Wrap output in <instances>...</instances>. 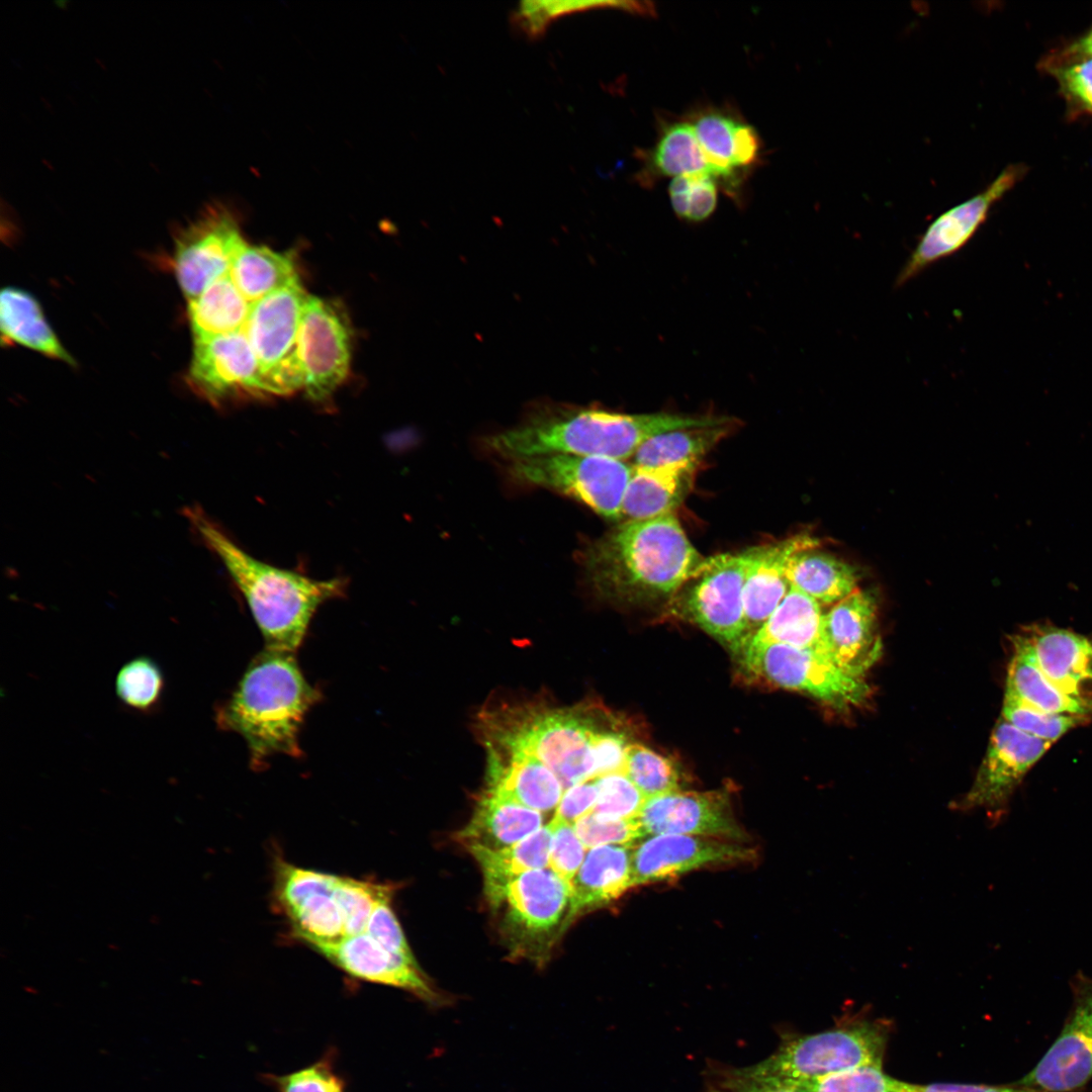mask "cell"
I'll return each instance as SVG.
<instances>
[{
    "label": "cell",
    "mask_w": 1092,
    "mask_h": 1092,
    "mask_svg": "<svg viewBox=\"0 0 1092 1092\" xmlns=\"http://www.w3.org/2000/svg\"><path fill=\"white\" fill-rule=\"evenodd\" d=\"M573 825L587 849L601 845L634 847L646 836L637 818L606 820L592 812Z\"/></svg>",
    "instance_id": "49"
},
{
    "label": "cell",
    "mask_w": 1092,
    "mask_h": 1092,
    "mask_svg": "<svg viewBox=\"0 0 1092 1092\" xmlns=\"http://www.w3.org/2000/svg\"><path fill=\"white\" fill-rule=\"evenodd\" d=\"M760 140L756 130L749 124L740 122L736 129L734 149V167L742 170L754 164L759 156Z\"/></svg>",
    "instance_id": "56"
},
{
    "label": "cell",
    "mask_w": 1092,
    "mask_h": 1092,
    "mask_svg": "<svg viewBox=\"0 0 1092 1092\" xmlns=\"http://www.w3.org/2000/svg\"><path fill=\"white\" fill-rule=\"evenodd\" d=\"M320 693L303 676L294 653L265 649L216 711L218 727L246 740L253 768L275 754L298 757L299 730Z\"/></svg>",
    "instance_id": "3"
},
{
    "label": "cell",
    "mask_w": 1092,
    "mask_h": 1092,
    "mask_svg": "<svg viewBox=\"0 0 1092 1092\" xmlns=\"http://www.w3.org/2000/svg\"><path fill=\"white\" fill-rule=\"evenodd\" d=\"M598 800L594 813L606 820L633 819L639 815L645 797L625 772H612L594 779Z\"/></svg>",
    "instance_id": "47"
},
{
    "label": "cell",
    "mask_w": 1092,
    "mask_h": 1092,
    "mask_svg": "<svg viewBox=\"0 0 1092 1092\" xmlns=\"http://www.w3.org/2000/svg\"><path fill=\"white\" fill-rule=\"evenodd\" d=\"M699 425L696 415L624 414L597 406L544 404L516 426L487 436L484 446L510 461L553 454L629 461L651 437Z\"/></svg>",
    "instance_id": "2"
},
{
    "label": "cell",
    "mask_w": 1092,
    "mask_h": 1092,
    "mask_svg": "<svg viewBox=\"0 0 1092 1092\" xmlns=\"http://www.w3.org/2000/svg\"><path fill=\"white\" fill-rule=\"evenodd\" d=\"M1072 1005L1057 1039L1016 1084L1049 1092H1079L1092 1080V978L1070 981Z\"/></svg>",
    "instance_id": "10"
},
{
    "label": "cell",
    "mask_w": 1092,
    "mask_h": 1092,
    "mask_svg": "<svg viewBox=\"0 0 1092 1092\" xmlns=\"http://www.w3.org/2000/svg\"><path fill=\"white\" fill-rule=\"evenodd\" d=\"M674 213L689 221H702L712 215L718 200L716 180L707 174L674 177L668 187Z\"/></svg>",
    "instance_id": "46"
},
{
    "label": "cell",
    "mask_w": 1092,
    "mask_h": 1092,
    "mask_svg": "<svg viewBox=\"0 0 1092 1092\" xmlns=\"http://www.w3.org/2000/svg\"><path fill=\"white\" fill-rule=\"evenodd\" d=\"M394 890L395 887L391 884L338 876L333 895L343 917L344 938L366 931L376 905L393 896Z\"/></svg>",
    "instance_id": "39"
},
{
    "label": "cell",
    "mask_w": 1092,
    "mask_h": 1092,
    "mask_svg": "<svg viewBox=\"0 0 1092 1092\" xmlns=\"http://www.w3.org/2000/svg\"><path fill=\"white\" fill-rule=\"evenodd\" d=\"M780 1081V1080H779ZM798 1092H901L882 1067L864 1066L811 1080L784 1082Z\"/></svg>",
    "instance_id": "45"
},
{
    "label": "cell",
    "mask_w": 1092,
    "mask_h": 1092,
    "mask_svg": "<svg viewBox=\"0 0 1092 1092\" xmlns=\"http://www.w3.org/2000/svg\"><path fill=\"white\" fill-rule=\"evenodd\" d=\"M194 340L188 381L201 395L218 401L243 391L267 392L244 329Z\"/></svg>",
    "instance_id": "19"
},
{
    "label": "cell",
    "mask_w": 1092,
    "mask_h": 1092,
    "mask_svg": "<svg viewBox=\"0 0 1092 1092\" xmlns=\"http://www.w3.org/2000/svg\"><path fill=\"white\" fill-rule=\"evenodd\" d=\"M509 471L517 482L563 493L619 521L633 465L605 456L553 454L513 460Z\"/></svg>",
    "instance_id": "7"
},
{
    "label": "cell",
    "mask_w": 1092,
    "mask_h": 1092,
    "mask_svg": "<svg viewBox=\"0 0 1092 1092\" xmlns=\"http://www.w3.org/2000/svg\"><path fill=\"white\" fill-rule=\"evenodd\" d=\"M633 847L601 845L587 849L585 858L571 883V897L563 932L576 917L609 904L634 888Z\"/></svg>",
    "instance_id": "24"
},
{
    "label": "cell",
    "mask_w": 1092,
    "mask_h": 1092,
    "mask_svg": "<svg viewBox=\"0 0 1092 1092\" xmlns=\"http://www.w3.org/2000/svg\"><path fill=\"white\" fill-rule=\"evenodd\" d=\"M336 875L324 873L317 885L294 905L282 910L291 931L314 950L341 942L344 922L340 907L333 895Z\"/></svg>",
    "instance_id": "29"
},
{
    "label": "cell",
    "mask_w": 1092,
    "mask_h": 1092,
    "mask_svg": "<svg viewBox=\"0 0 1092 1092\" xmlns=\"http://www.w3.org/2000/svg\"><path fill=\"white\" fill-rule=\"evenodd\" d=\"M901 1092H1049L1036 1088L1026 1087L1019 1084L1006 1086H989L974 1084H950L935 1083L929 1085H917L900 1081ZM1079 1092H1085L1079 1091Z\"/></svg>",
    "instance_id": "55"
},
{
    "label": "cell",
    "mask_w": 1092,
    "mask_h": 1092,
    "mask_svg": "<svg viewBox=\"0 0 1092 1092\" xmlns=\"http://www.w3.org/2000/svg\"><path fill=\"white\" fill-rule=\"evenodd\" d=\"M306 297L297 278L251 304L244 330L267 392L285 394L303 386L298 331Z\"/></svg>",
    "instance_id": "8"
},
{
    "label": "cell",
    "mask_w": 1092,
    "mask_h": 1092,
    "mask_svg": "<svg viewBox=\"0 0 1092 1092\" xmlns=\"http://www.w3.org/2000/svg\"><path fill=\"white\" fill-rule=\"evenodd\" d=\"M1024 173L1025 167L1021 164L1007 166L984 190L933 219L902 266L895 285H904L929 266L964 248L984 223L992 206Z\"/></svg>",
    "instance_id": "13"
},
{
    "label": "cell",
    "mask_w": 1092,
    "mask_h": 1092,
    "mask_svg": "<svg viewBox=\"0 0 1092 1092\" xmlns=\"http://www.w3.org/2000/svg\"><path fill=\"white\" fill-rule=\"evenodd\" d=\"M646 835L686 834L743 843L748 835L722 792L674 791L646 799L637 816Z\"/></svg>",
    "instance_id": "17"
},
{
    "label": "cell",
    "mask_w": 1092,
    "mask_h": 1092,
    "mask_svg": "<svg viewBox=\"0 0 1092 1092\" xmlns=\"http://www.w3.org/2000/svg\"><path fill=\"white\" fill-rule=\"evenodd\" d=\"M1052 744L1022 732L1004 718L999 719L975 781L954 808L985 809L996 824L1026 772Z\"/></svg>",
    "instance_id": "11"
},
{
    "label": "cell",
    "mask_w": 1092,
    "mask_h": 1092,
    "mask_svg": "<svg viewBox=\"0 0 1092 1092\" xmlns=\"http://www.w3.org/2000/svg\"><path fill=\"white\" fill-rule=\"evenodd\" d=\"M1059 54L1068 57H1092V26Z\"/></svg>",
    "instance_id": "57"
},
{
    "label": "cell",
    "mask_w": 1092,
    "mask_h": 1092,
    "mask_svg": "<svg viewBox=\"0 0 1092 1092\" xmlns=\"http://www.w3.org/2000/svg\"><path fill=\"white\" fill-rule=\"evenodd\" d=\"M822 618L821 605L791 586L781 604L750 639L822 651Z\"/></svg>",
    "instance_id": "32"
},
{
    "label": "cell",
    "mask_w": 1092,
    "mask_h": 1092,
    "mask_svg": "<svg viewBox=\"0 0 1092 1092\" xmlns=\"http://www.w3.org/2000/svg\"><path fill=\"white\" fill-rule=\"evenodd\" d=\"M738 421L712 426L679 429L646 440L630 460L633 466L652 467L671 463H698L723 438L736 428Z\"/></svg>",
    "instance_id": "33"
},
{
    "label": "cell",
    "mask_w": 1092,
    "mask_h": 1092,
    "mask_svg": "<svg viewBox=\"0 0 1092 1092\" xmlns=\"http://www.w3.org/2000/svg\"><path fill=\"white\" fill-rule=\"evenodd\" d=\"M594 729L571 713L538 715L507 737L511 751L535 756L559 779L564 790L596 778Z\"/></svg>",
    "instance_id": "14"
},
{
    "label": "cell",
    "mask_w": 1092,
    "mask_h": 1092,
    "mask_svg": "<svg viewBox=\"0 0 1092 1092\" xmlns=\"http://www.w3.org/2000/svg\"><path fill=\"white\" fill-rule=\"evenodd\" d=\"M551 836L549 822L524 839L505 847H466L482 871L487 896H492L506 883L524 873L548 868Z\"/></svg>",
    "instance_id": "31"
},
{
    "label": "cell",
    "mask_w": 1092,
    "mask_h": 1092,
    "mask_svg": "<svg viewBox=\"0 0 1092 1092\" xmlns=\"http://www.w3.org/2000/svg\"><path fill=\"white\" fill-rule=\"evenodd\" d=\"M230 276L251 304L298 278L291 254L247 244L236 256Z\"/></svg>",
    "instance_id": "35"
},
{
    "label": "cell",
    "mask_w": 1092,
    "mask_h": 1092,
    "mask_svg": "<svg viewBox=\"0 0 1092 1092\" xmlns=\"http://www.w3.org/2000/svg\"><path fill=\"white\" fill-rule=\"evenodd\" d=\"M114 687L123 705L133 711L148 713L161 703L165 678L162 669L152 658L139 656L121 666Z\"/></svg>",
    "instance_id": "40"
},
{
    "label": "cell",
    "mask_w": 1092,
    "mask_h": 1092,
    "mask_svg": "<svg viewBox=\"0 0 1092 1092\" xmlns=\"http://www.w3.org/2000/svg\"><path fill=\"white\" fill-rule=\"evenodd\" d=\"M819 545L813 536L800 534L775 543L746 549L743 608L748 640L784 600L791 585L786 571L797 552ZM747 640V641H748Z\"/></svg>",
    "instance_id": "23"
},
{
    "label": "cell",
    "mask_w": 1092,
    "mask_h": 1092,
    "mask_svg": "<svg viewBox=\"0 0 1092 1092\" xmlns=\"http://www.w3.org/2000/svg\"><path fill=\"white\" fill-rule=\"evenodd\" d=\"M821 645L843 671L864 678L882 655L878 605L871 592L856 588L823 613Z\"/></svg>",
    "instance_id": "18"
},
{
    "label": "cell",
    "mask_w": 1092,
    "mask_h": 1092,
    "mask_svg": "<svg viewBox=\"0 0 1092 1092\" xmlns=\"http://www.w3.org/2000/svg\"><path fill=\"white\" fill-rule=\"evenodd\" d=\"M650 162L653 171L660 176L707 174L724 184L721 172L707 157L689 122H674L663 129Z\"/></svg>",
    "instance_id": "37"
},
{
    "label": "cell",
    "mask_w": 1092,
    "mask_h": 1092,
    "mask_svg": "<svg viewBox=\"0 0 1092 1092\" xmlns=\"http://www.w3.org/2000/svg\"><path fill=\"white\" fill-rule=\"evenodd\" d=\"M186 514L244 595L266 648L294 653L316 609L340 597L345 581L317 580L264 563L234 543L200 510H187Z\"/></svg>",
    "instance_id": "4"
},
{
    "label": "cell",
    "mask_w": 1092,
    "mask_h": 1092,
    "mask_svg": "<svg viewBox=\"0 0 1092 1092\" xmlns=\"http://www.w3.org/2000/svg\"><path fill=\"white\" fill-rule=\"evenodd\" d=\"M1043 67L1058 83L1062 96L1076 113L1092 115V57L1046 58Z\"/></svg>",
    "instance_id": "43"
},
{
    "label": "cell",
    "mask_w": 1092,
    "mask_h": 1092,
    "mask_svg": "<svg viewBox=\"0 0 1092 1092\" xmlns=\"http://www.w3.org/2000/svg\"><path fill=\"white\" fill-rule=\"evenodd\" d=\"M886 1026L858 1020L837 1028L784 1037L765 1060L749 1068L784 1082L811 1080L864 1067H882Z\"/></svg>",
    "instance_id": "5"
},
{
    "label": "cell",
    "mask_w": 1092,
    "mask_h": 1092,
    "mask_svg": "<svg viewBox=\"0 0 1092 1092\" xmlns=\"http://www.w3.org/2000/svg\"><path fill=\"white\" fill-rule=\"evenodd\" d=\"M392 897H387L376 905L366 931L389 951L415 959L392 908Z\"/></svg>",
    "instance_id": "52"
},
{
    "label": "cell",
    "mask_w": 1092,
    "mask_h": 1092,
    "mask_svg": "<svg viewBox=\"0 0 1092 1092\" xmlns=\"http://www.w3.org/2000/svg\"><path fill=\"white\" fill-rule=\"evenodd\" d=\"M571 897V886L551 869L524 873L488 897L492 904H506L507 918L529 935H542L563 923Z\"/></svg>",
    "instance_id": "22"
},
{
    "label": "cell",
    "mask_w": 1092,
    "mask_h": 1092,
    "mask_svg": "<svg viewBox=\"0 0 1092 1092\" xmlns=\"http://www.w3.org/2000/svg\"><path fill=\"white\" fill-rule=\"evenodd\" d=\"M746 564L745 550L706 557L701 570L676 594L681 614L735 654L748 640L743 608Z\"/></svg>",
    "instance_id": "9"
},
{
    "label": "cell",
    "mask_w": 1092,
    "mask_h": 1092,
    "mask_svg": "<svg viewBox=\"0 0 1092 1092\" xmlns=\"http://www.w3.org/2000/svg\"><path fill=\"white\" fill-rule=\"evenodd\" d=\"M332 1052L308 1066L282 1075H265L275 1092H347L338 1074Z\"/></svg>",
    "instance_id": "48"
},
{
    "label": "cell",
    "mask_w": 1092,
    "mask_h": 1092,
    "mask_svg": "<svg viewBox=\"0 0 1092 1092\" xmlns=\"http://www.w3.org/2000/svg\"><path fill=\"white\" fill-rule=\"evenodd\" d=\"M317 952L355 979L407 991L432 1005L442 1002L415 959L389 951L367 931Z\"/></svg>",
    "instance_id": "20"
},
{
    "label": "cell",
    "mask_w": 1092,
    "mask_h": 1092,
    "mask_svg": "<svg viewBox=\"0 0 1092 1092\" xmlns=\"http://www.w3.org/2000/svg\"><path fill=\"white\" fill-rule=\"evenodd\" d=\"M756 851L743 843L686 835H649L633 847L634 886L679 877L709 866L750 862Z\"/></svg>",
    "instance_id": "16"
},
{
    "label": "cell",
    "mask_w": 1092,
    "mask_h": 1092,
    "mask_svg": "<svg viewBox=\"0 0 1092 1092\" xmlns=\"http://www.w3.org/2000/svg\"><path fill=\"white\" fill-rule=\"evenodd\" d=\"M791 586L821 606H833L856 589V569L817 547L801 550L789 560L786 571Z\"/></svg>",
    "instance_id": "28"
},
{
    "label": "cell",
    "mask_w": 1092,
    "mask_h": 1092,
    "mask_svg": "<svg viewBox=\"0 0 1092 1092\" xmlns=\"http://www.w3.org/2000/svg\"><path fill=\"white\" fill-rule=\"evenodd\" d=\"M1012 642L1014 652L1008 667L1006 689L1028 705L1049 713L1084 717L1091 714L1045 676L1016 636Z\"/></svg>",
    "instance_id": "36"
},
{
    "label": "cell",
    "mask_w": 1092,
    "mask_h": 1092,
    "mask_svg": "<svg viewBox=\"0 0 1092 1092\" xmlns=\"http://www.w3.org/2000/svg\"><path fill=\"white\" fill-rule=\"evenodd\" d=\"M611 7L643 15L654 14V6L649 2L637 1H567V2H523L514 18L518 26L527 34L535 36L543 31L549 21L556 16L589 8Z\"/></svg>",
    "instance_id": "44"
},
{
    "label": "cell",
    "mask_w": 1092,
    "mask_h": 1092,
    "mask_svg": "<svg viewBox=\"0 0 1092 1092\" xmlns=\"http://www.w3.org/2000/svg\"><path fill=\"white\" fill-rule=\"evenodd\" d=\"M1002 712L1003 718L1017 729L1052 743L1087 719L1084 716L1039 710L1023 702L1008 689L1005 690Z\"/></svg>",
    "instance_id": "42"
},
{
    "label": "cell",
    "mask_w": 1092,
    "mask_h": 1092,
    "mask_svg": "<svg viewBox=\"0 0 1092 1092\" xmlns=\"http://www.w3.org/2000/svg\"><path fill=\"white\" fill-rule=\"evenodd\" d=\"M303 387L323 400L344 381L351 357V331L346 314L334 302L307 295L298 331Z\"/></svg>",
    "instance_id": "12"
},
{
    "label": "cell",
    "mask_w": 1092,
    "mask_h": 1092,
    "mask_svg": "<svg viewBox=\"0 0 1092 1092\" xmlns=\"http://www.w3.org/2000/svg\"><path fill=\"white\" fill-rule=\"evenodd\" d=\"M624 772L645 799L679 790V775L673 762L641 744L628 745Z\"/></svg>",
    "instance_id": "41"
},
{
    "label": "cell",
    "mask_w": 1092,
    "mask_h": 1092,
    "mask_svg": "<svg viewBox=\"0 0 1092 1092\" xmlns=\"http://www.w3.org/2000/svg\"><path fill=\"white\" fill-rule=\"evenodd\" d=\"M251 303L233 282L230 273L212 282L200 295L188 300L194 339L229 334L244 329Z\"/></svg>",
    "instance_id": "34"
},
{
    "label": "cell",
    "mask_w": 1092,
    "mask_h": 1092,
    "mask_svg": "<svg viewBox=\"0 0 1092 1092\" xmlns=\"http://www.w3.org/2000/svg\"><path fill=\"white\" fill-rule=\"evenodd\" d=\"M0 327L8 341L69 364L75 363L47 323L37 300L24 290L15 287L2 289Z\"/></svg>",
    "instance_id": "30"
},
{
    "label": "cell",
    "mask_w": 1092,
    "mask_h": 1092,
    "mask_svg": "<svg viewBox=\"0 0 1092 1092\" xmlns=\"http://www.w3.org/2000/svg\"><path fill=\"white\" fill-rule=\"evenodd\" d=\"M488 792L513 800L541 813L557 808L563 787L557 776L542 761L523 752H512L506 768L493 764Z\"/></svg>",
    "instance_id": "27"
},
{
    "label": "cell",
    "mask_w": 1092,
    "mask_h": 1092,
    "mask_svg": "<svg viewBox=\"0 0 1092 1092\" xmlns=\"http://www.w3.org/2000/svg\"><path fill=\"white\" fill-rule=\"evenodd\" d=\"M698 466L692 462L633 466L622 519L646 520L673 513L693 488Z\"/></svg>",
    "instance_id": "25"
},
{
    "label": "cell",
    "mask_w": 1092,
    "mask_h": 1092,
    "mask_svg": "<svg viewBox=\"0 0 1092 1092\" xmlns=\"http://www.w3.org/2000/svg\"><path fill=\"white\" fill-rule=\"evenodd\" d=\"M738 655L743 669L769 685L807 694L838 710L866 702L871 689L817 649L749 639Z\"/></svg>",
    "instance_id": "6"
},
{
    "label": "cell",
    "mask_w": 1092,
    "mask_h": 1092,
    "mask_svg": "<svg viewBox=\"0 0 1092 1092\" xmlns=\"http://www.w3.org/2000/svg\"><path fill=\"white\" fill-rule=\"evenodd\" d=\"M543 826V813L487 791L457 838L466 847L495 849L514 844Z\"/></svg>",
    "instance_id": "26"
},
{
    "label": "cell",
    "mask_w": 1092,
    "mask_h": 1092,
    "mask_svg": "<svg viewBox=\"0 0 1092 1092\" xmlns=\"http://www.w3.org/2000/svg\"><path fill=\"white\" fill-rule=\"evenodd\" d=\"M739 121L726 113L704 112L692 123L695 133L711 163L721 172L725 190L736 196L738 183L734 167L736 129Z\"/></svg>",
    "instance_id": "38"
},
{
    "label": "cell",
    "mask_w": 1092,
    "mask_h": 1092,
    "mask_svg": "<svg viewBox=\"0 0 1092 1092\" xmlns=\"http://www.w3.org/2000/svg\"><path fill=\"white\" fill-rule=\"evenodd\" d=\"M598 795V787L594 780L569 787L563 793L553 818L574 824L578 819L594 811Z\"/></svg>",
    "instance_id": "54"
},
{
    "label": "cell",
    "mask_w": 1092,
    "mask_h": 1092,
    "mask_svg": "<svg viewBox=\"0 0 1092 1092\" xmlns=\"http://www.w3.org/2000/svg\"><path fill=\"white\" fill-rule=\"evenodd\" d=\"M1045 676L1092 713V642L1070 630L1031 625L1016 636Z\"/></svg>",
    "instance_id": "21"
},
{
    "label": "cell",
    "mask_w": 1092,
    "mask_h": 1092,
    "mask_svg": "<svg viewBox=\"0 0 1092 1092\" xmlns=\"http://www.w3.org/2000/svg\"><path fill=\"white\" fill-rule=\"evenodd\" d=\"M552 836L548 868L570 886L580 869L587 848L578 837L574 825L552 819Z\"/></svg>",
    "instance_id": "51"
},
{
    "label": "cell",
    "mask_w": 1092,
    "mask_h": 1092,
    "mask_svg": "<svg viewBox=\"0 0 1092 1092\" xmlns=\"http://www.w3.org/2000/svg\"><path fill=\"white\" fill-rule=\"evenodd\" d=\"M245 245L235 217L224 209L208 210L189 225L177 240L174 258L176 276L188 300L229 274Z\"/></svg>",
    "instance_id": "15"
},
{
    "label": "cell",
    "mask_w": 1092,
    "mask_h": 1092,
    "mask_svg": "<svg viewBox=\"0 0 1092 1092\" xmlns=\"http://www.w3.org/2000/svg\"><path fill=\"white\" fill-rule=\"evenodd\" d=\"M706 1092H798L789 1085L753 1072L749 1067L712 1065L706 1076Z\"/></svg>",
    "instance_id": "50"
},
{
    "label": "cell",
    "mask_w": 1092,
    "mask_h": 1092,
    "mask_svg": "<svg viewBox=\"0 0 1092 1092\" xmlns=\"http://www.w3.org/2000/svg\"><path fill=\"white\" fill-rule=\"evenodd\" d=\"M628 745L625 737L619 733L595 731L593 748L596 778L612 772H624Z\"/></svg>",
    "instance_id": "53"
},
{
    "label": "cell",
    "mask_w": 1092,
    "mask_h": 1092,
    "mask_svg": "<svg viewBox=\"0 0 1092 1092\" xmlns=\"http://www.w3.org/2000/svg\"><path fill=\"white\" fill-rule=\"evenodd\" d=\"M705 561L674 513L626 520L592 542L581 555L590 586L608 599L630 604L675 596Z\"/></svg>",
    "instance_id": "1"
}]
</instances>
